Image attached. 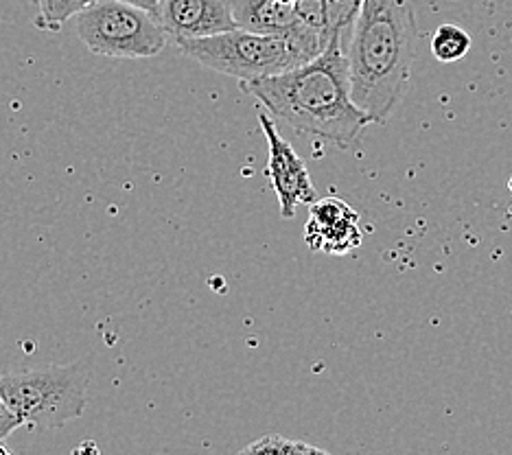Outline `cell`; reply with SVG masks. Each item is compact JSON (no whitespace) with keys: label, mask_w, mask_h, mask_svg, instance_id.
<instances>
[{"label":"cell","mask_w":512,"mask_h":455,"mask_svg":"<svg viewBox=\"0 0 512 455\" xmlns=\"http://www.w3.org/2000/svg\"><path fill=\"white\" fill-rule=\"evenodd\" d=\"M241 453H256V455H313V453H327L324 449L316 447V445H307L302 440H294V438H285L278 434H267L259 440H254L252 445L243 447Z\"/></svg>","instance_id":"cell-12"},{"label":"cell","mask_w":512,"mask_h":455,"mask_svg":"<svg viewBox=\"0 0 512 455\" xmlns=\"http://www.w3.org/2000/svg\"><path fill=\"white\" fill-rule=\"evenodd\" d=\"M99 0H36L38 20L36 25L44 31H60L64 22L77 18L81 11L97 5Z\"/></svg>","instance_id":"cell-10"},{"label":"cell","mask_w":512,"mask_h":455,"mask_svg":"<svg viewBox=\"0 0 512 455\" xmlns=\"http://www.w3.org/2000/svg\"><path fill=\"white\" fill-rule=\"evenodd\" d=\"M344 42V33H333L318 57L281 75L248 81L243 88L276 121L348 149L372 121L353 99Z\"/></svg>","instance_id":"cell-1"},{"label":"cell","mask_w":512,"mask_h":455,"mask_svg":"<svg viewBox=\"0 0 512 455\" xmlns=\"http://www.w3.org/2000/svg\"><path fill=\"white\" fill-rule=\"evenodd\" d=\"M418 22L412 0H364L346 57L355 103L372 123H388L410 88Z\"/></svg>","instance_id":"cell-2"},{"label":"cell","mask_w":512,"mask_h":455,"mask_svg":"<svg viewBox=\"0 0 512 455\" xmlns=\"http://www.w3.org/2000/svg\"><path fill=\"white\" fill-rule=\"evenodd\" d=\"M178 49L202 66L221 75L235 77L241 84L281 75L289 68L309 62L298 46L283 35L232 29L208 38L180 40Z\"/></svg>","instance_id":"cell-4"},{"label":"cell","mask_w":512,"mask_h":455,"mask_svg":"<svg viewBox=\"0 0 512 455\" xmlns=\"http://www.w3.org/2000/svg\"><path fill=\"white\" fill-rule=\"evenodd\" d=\"M259 119L261 132L267 140V149H270V158H267V178L272 182V189L278 197V210L281 217L294 219L296 206L300 204H313L316 202V186H313L305 162L300 160L296 149L287 143V140L278 132L276 123L267 112L256 114Z\"/></svg>","instance_id":"cell-7"},{"label":"cell","mask_w":512,"mask_h":455,"mask_svg":"<svg viewBox=\"0 0 512 455\" xmlns=\"http://www.w3.org/2000/svg\"><path fill=\"white\" fill-rule=\"evenodd\" d=\"M235 20L239 29L283 35L292 40L300 53L313 60L318 57L331 40V35L313 25L300 5L281 3V0H232Z\"/></svg>","instance_id":"cell-6"},{"label":"cell","mask_w":512,"mask_h":455,"mask_svg":"<svg viewBox=\"0 0 512 455\" xmlns=\"http://www.w3.org/2000/svg\"><path fill=\"white\" fill-rule=\"evenodd\" d=\"M305 241L309 245V250L313 252H327V254L353 252L364 241V232L359 228V215L355 213L324 230L305 228Z\"/></svg>","instance_id":"cell-9"},{"label":"cell","mask_w":512,"mask_h":455,"mask_svg":"<svg viewBox=\"0 0 512 455\" xmlns=\"http://www.w3.org/2000/svg\"><path fill=\"white\" fill-rule=\"evenodd\" d=\"M123 3H130V5L141 7V9L149 11V14H154V16H156V11L160 7V0H123Z\"/></svg>","instance_id":"cell-16"},{"label":"cell","mask_w":512,"mask_h":455,"mask_svg":"<svg viewBox=\"0 0 512 455\" xmlns=\"http://www.w3.org/2000/svg\"><path fill=\"white\" fill-rule=\"evenodd\" d=\"M77 33L92 53L119 60L156 57L169 42L167 31L154 14L123 0H99L81 11Z\"/></svg>","instance_id":"cell-5"},{"label":"cell","mask_w":512,"mask_h":455,"mask_svg":"<svg viewBox=\"0 0 512 455\" xmlns=\"http://www.w3.org/2000/svg\"><path fill=\"white\" fill-rule=\"evenodd\" d=\"M18 427H22L20 418L9 410L7 403L3 401V396H0V442H3L11 431H16Z\"/></svg>","instance_id":"cell-15"},{"label":"cell","mask_w":512,"mask_h":455,"mask_svg":"<svg viewBox=\"0 0 512 455\" xmlns=\"http://www.w3.org/2000/svg\"><path fill=\"white\" fill-rule=\"evenodd\" d=\"M469 49H471V35L458 25H440L432 38V53L442 64L464 60Z\"/></svg>","instance_id":"cell-11"},{"label":"cell","mask_w":512,"mask_h":455,"mask_svg":"<svg viewBox=\"0 0 512 455\" xmlns=\"http://www.w3.org/2000/svg\"><path fill=\"white\" fill-rule=\"evenodd\" d=\"M281 3H292V5H296V3H300V0H281Z\"/></svg>","instance_id":"cell-17"},{"label":"cell","mask_w":512,"mask_h":455,"mask_svg":"<svg viewBox=\"0 0 512 455\" xmlns=\"http://www.w3.org/2000/svg\"><path fill=\"white\" fill-rule=\"evenodd\" d=\"M156 18L173 42L239 29L232 0H160Z\"/></svg>","instance_id":"cell-8"},{"label":"cell","mask_w":512,"mask_h":455,"mask_svg":"<svg viewBox=\"0 0 512 455\" xmlns=\"http://www.w3.org/2000/svg\"><path fill=\"white\" fill-rule=\"evenodd\" d=\"M362 3L364 0H322L329 33H344L348 38Z\"/></svg>","instance_id":"cell-14"},{"label":"cell","mask_w":512,"mask_h":455,"mask_svg":"<svg viewBox=\"0 0 512 455\" xmlns=\"http://www.w3.org/2000/svg\"><path fill=\"white\" fill-rule=\"evenodd\" d=\"M88 383L86 361L27 368L0 375V396L22 427L60 429L86 412Z\"/></svg>","instance_id":"cell-3"},{"label":"cell","mask_w":512,"mask_h":455,"mask_svg":"<svg viewBox=\"0 0 512 455\" xmlns=\"http://www.w3.org/2000/svg\"><path fill=\"white\" fill-rule=\"evenodd\" d=\"M355 215V210L342 202L340 197H324V200H316L309 208V221L305 228L311 230H324L335 226L337 221Z\"/></svg>","instance_id":"cell-13"}]
</instances>
